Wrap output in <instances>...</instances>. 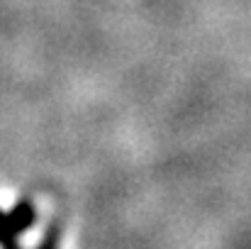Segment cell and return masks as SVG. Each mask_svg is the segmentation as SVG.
Wrapping results in <instances>:
<instances>
[{
	"label": "cell",
	"mask_w": 251,
	"mask_h": 249,
	"mask_svg": "<svg viewBox=\"0 0 251 249\" xmlns=\"http://www.w3.org/2000/svg\"><path fill=\"white\" fill-rule=\"evenodd\" d=\"M56 247H59V230H51V232H47L44 242L37 249H56Z\"/></svg>",
	"instance_id": "7a4b0ae2"
},
{
	"label": "cell",
	"mask_w": 251,
	"mask_h": 249,
	"mask_svg": "<svg viewBox=\"0 0 251 249\" xmlns=\"http://www.w3.org/2000/svg\"><path fill=\"white\" fill-rule=\"evenodd\" d=\"M37 208L32 200H20L10 213H5V225L0 232V249H17V240L34 225Z\"/></svg>",
	"instance_id": "6da1fadb"
},
{
	"label": "cell",
	"mask_w": 251,
	"mask_h": 249,
	"mask_svg": "<svg viewBox=\"0 0 251 249\" xmlns=\"http://www.w3.org/2000/svg\"><path fill=\"white\" fill-rule=\"evenodd\" d=\"M2 225H5V213L0 210V232H2Z\"/></svg>",
	"instance_id": "3957f363"
}]
</instances>
